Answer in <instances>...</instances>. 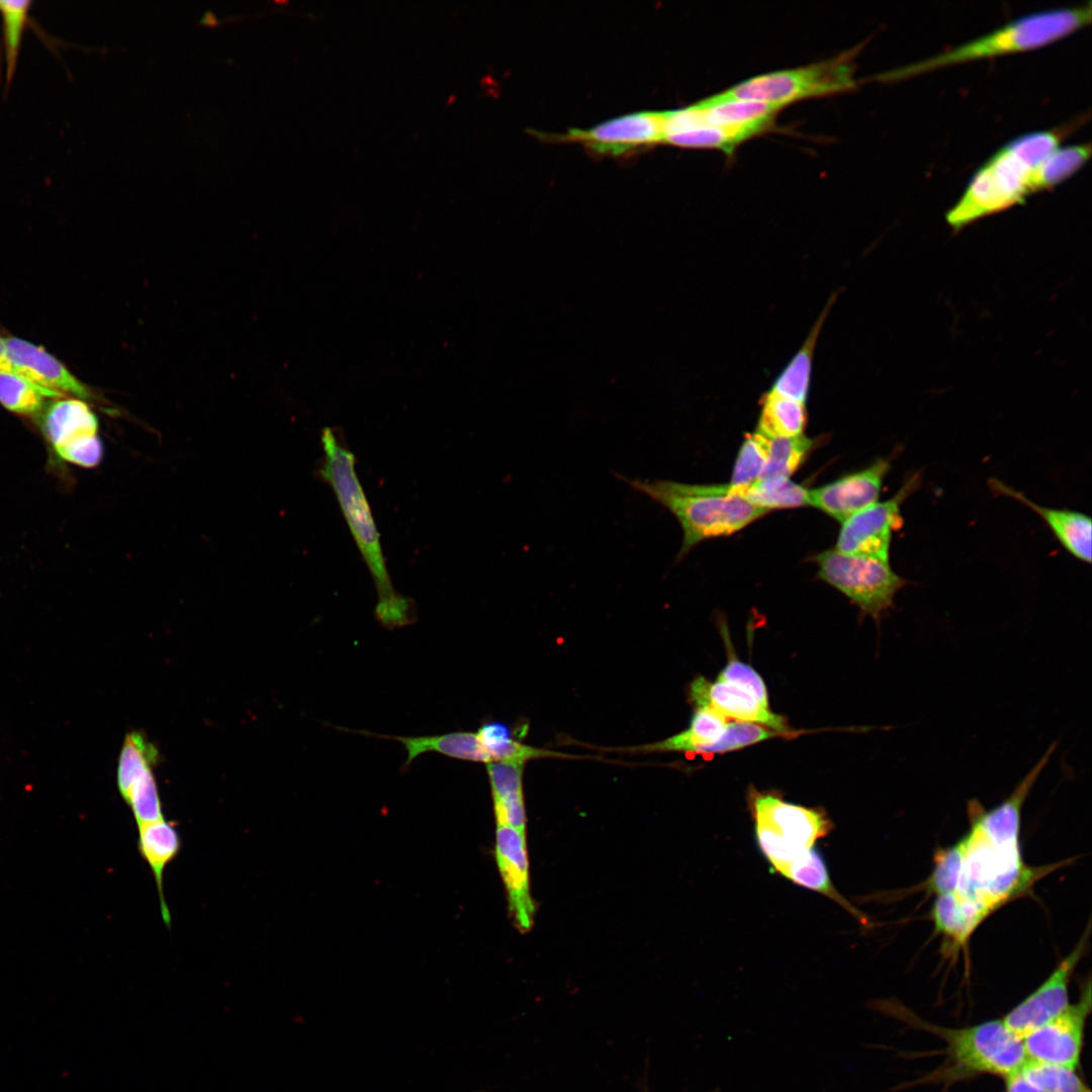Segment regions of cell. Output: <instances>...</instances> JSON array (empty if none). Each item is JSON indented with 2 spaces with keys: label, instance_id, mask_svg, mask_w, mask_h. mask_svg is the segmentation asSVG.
Instances as JSON below:
<instances>
[{
  "label": "cell",
  "instance_id": "6da1fadb",
  "mask_svg": "<svg viewBox=\"0 0 1092 1092\" xmlns=\"http://www.w3.org/2000/svg\"><path fill=\"white\" fill-rule=\"evenodd\" d=\"M1056 748L1057 743H1052L996 807L986 810L977 800L968 803L970 829L953 844L959 873L951 893L972 904L986 918L1059 868V864L1036 868L1025 864L1019 839L1022 807Z\"/></svg>",
  "mask_w": 1092,
  "mask_h": 1092
},
{
  "label": "cell",
  "instance_id": "7a4b0ae2",
  "mask_svg": "<svg viewBox=\"0 0 1092 1092\" xmlns=\"http://www.w3.org/2000/svg\"><path fill=\"white\" fill-rule=\"evenodd\" d=\"M324 458L320 474L332 487L355 543L371 573L376 592L375 616L386 628L411 624L415 618L412 599L396 592L386 567L380 534L359 480L354 453L329 427L322 431Z\"/></svg>",
  "mask_w": 1092,
  "mask_h": 1092
},
{
  "label": "cell",
  "instance_id": "3957f363",
  "mask_svg": "<svg viewBox=\"0 0 1092 1092\" xmlns=\"http://www.w3.org/2000/svg\"><path fill=\"white\" fill-rule=\"evenodd\" d=\"M619 478L676 518L684 534L677 560L700 542L731 535L767 514L729 483L689 484L662 479H629L621 475Z\"/></svg>",
  "mask_w": 1092,
  "mask_h": 1092
},
{
  "label": "cell",
  "instance_id": "277c9868",
  "mask_svg": "<svg viewBox=\"0 0 1092 1092\" xmlns=\"http://www.w3.org/2000/svg\"><path fill=\"white\" fill-rule=\"evenodd\" d=\"M1091 1L1034 12L939 55L881 74L880 80L907 79L942 67L1034 50L1081 29L1091 21Z\"/></svg>",
  "mask_w": 1092,
  "mask_h": 1092
},
{
  "label": "cell",
  "instance_id": "5b68a950",
  "mask_svg": "<svg viewBox=\"0 0 1092 1092\" xmlns=\"http://www.w3.org/2000/svg\"><path fill=\"white\" fill-rule=\"evenodd\" d=\"M748 807L757 847L772 873L782 875L795 859L816 847L833 823L820 808L785 801L772 792H748Z\"/></svg>",
  "mask_w": 1092,
  "mask_h": 1092
},
{
  "label": "cell",
  "instance_id": "8992f818",
  "mask_svg": "<svg viewBox=\"0 0 1092 1092\" xmlns=\"http://www.w3.org/2000/svg\"><path fill=\"white\" fill-rule=\"evenodd\" d=\"M853 48L831 59L794 69L754 76L715 94L721 99H745L784 108L794 102L830 96L857 86Z\"/></svg>",
  "mask_w": 1092,
  "mask_h": 1092
},
{
  "label": "cell",
  "instance_id": "52a82bcc",
  "mask_svg": "<svg viewBox=\"0 0 1092 1092\" xmlns=\"http://www.w3.org/2000/svg\"><path fill=\"white\" fill-rule=\"evenodd\" d=\"M1032 168L1003 146L972 176L964 193L947 211L946 221L961 230L984 216L1024 202L1030 195Z\"/></svg>",
  "mask_w": 1092,
  "mask_h": 1092
},
{
  "label": "cell",
  "instance_id": "ba28073f",
  "mask_svg": "<svg viewBox=\"0 0 1092 1092\" xmlns=\"http://www.w3.org/2000/svg\"><path fill=\"white\" fill-rule=\"evenodd\" d=\"M818 577L845 595L866 616L879 621L907 581L884 562L830 549L817 554Z\"/></svg>",
  "mask_w": 1092,
  "mask_h": 1092
},
{
  "label": "cell",
  "instance_id": "9c48e42d",
  "mask_svg": "<svg viewBox=\"0 0 1092 1092\" xmlns=\"http://www.w3.org/2000/svg\"><path fill=\"white\" fill-rule=\"evenodd\" d=\"M936 1029L947 1043L951 1060L964 1071L1007 1079L1017 1074L1027 1061L1022 1039L1002 1020L958 1029Z\"/></svg>",
  "mask_w": 1092,
  "mask_h": 1092
},
{
  "label": "cell",
  "instance_id": "30bf717a",
  "mask_svg": "<svg viewBox=\"0 0 1092 1092\" xmlns=\"http://www.w3.org/2000/svg\"><path fill=\"white\" fill-rule=\"evenodd\" d=\"M919 485L920 475L912 474L891 498L876 502L842 522L835 549L889 562L893 533L903 524L902 504Z\"/></svg>",
  "mask_w": 1092,
  "mask_h": 1092
},
{
  "label": "cell",
  "instance_id": "8fae6325",
  "mask_svg": "<svg viewBox=\"0 0 1092 1092\" xmlns=\"http://www.w3.org/2000/svg\"><path fill=\"white\" fill-rule=\"evenodd\" d=\"M1090 980L1079 1000L1043 1025L1023 1036L1028 1060L1076 1070L1083 1046L1085 1022L1091 1010Z\"/></svg>",
  "mask_w": 1092,
  "mask_h": 1092
},
{
  "label": "cell",
  "instance_id": "7c38bea8",
  "mask_svg": "<svg viewBox=\"0 0 1092 1092\" xmlns=\"http://www.w3.org/2000/svg\"><path fill=\"white\" fill-rule=\"evenodd\" d=\"M1089 934L1090 925L1088 924L1072 951L1032 993L1002 1019L1003 1023L1018 1037L1022 1038L1043 1025L1069 1006L1070 980L1087 947Z\"/></svg>",
  "mask_w": 1092,
  "mask_h": 1092
},
{
  "label": "cell",
  "instance_id": "4fadbf2b",
  "mask_svg": "<svg viewBox=\"0 0 1092 1092\" xmlns=\"http://www.w3.org/2000/svg\"><path fill=\"white\" fill-rule=\"evenodd\" d=\"M495 859L507 891L509 909L521 932L531 930L535 904L531 896L526 832L496 825Z\"/></svg>",
  "mask_w": 1092,
  "mask_h": 1092
},
{
  "label": "cell",
  "instance_id": "5bb4252c",
  "mask_svg": "<svg viewBox=\"0 0 1092 1092\" xmlns=\"http://www.w3.org/2000/svg\"><path fill=\"white\" fill-rule=\"evenodd\" d=\"M560 140L579 142L598 154L622 155L663 142L661 112L622 115L587 129H570Z\"/></svg>",
  "mask_w": 1092,
  "mask_h": 1092
},
{
  "label": "cell",
  "instance_id": "9a60e30c",
  "mask_svg": "<svg viewBox=\"0 0 1092 1092\" xmlns=\"http://www.w3.org/2000/svg\"><path fill=\"white\" fill-rule=\"evenodd\" d=\"M892 458H880L870 466L844 475L820 487L809 489V506L844 522L878 502Z\"/></svg>",
  "mask_w": 1092,
  "mask_h": 1092
},
{
  "label": "cell",
  "instance_id": "2e32d148",
  "mask_svg": "<svg viewBox=\"0 0 1092 1092\" xmlns=\"http://www.w3.org/2000/svg\"><path fill=\"white\" fill-rule=\"evenodd\" d=\"M690 698L696 708H707L723 718L762 725L794 736L786 719L770 711L748 690L735 684L704 676L696 677L690 686Z\"/></svg>",
  "mask_w": 1092,
  "mask_h": 1092
},
{
  "label": "cell",
  "instance_id": "e0dca14e",
  "mask_svg": "<svg viewBox=\"0 0 1092 1092\" xmlns=\"http://www.w3.org/2000/svg\"><path fill=\"white\" fill-rule=\"evenodd\" d=\"M5 345L11 374L63 396L73 395L82 400L91 398L89 388L43 348L17 337L5 338Z\"/></svg>",
  "mask_w": 1092,
  "mask_h": 1092
},
{
  "label": "cell",
  "instance_id": "ac0fdd59",
  "mask_svg": "<svg viewBox=\"0 0 1092 1092\" xmlns=\"http://www.w3.org/2000/svg\"><path fill=\"white\" fill-rule=\"evenodd\" d=\"M989 486L994 492L1007 495L1028 507L1043 520L1069 553L1083 562H1091L1092 523L1089 516L1072 510L1039 506L1021 491L995 478L989 480Z\"/></svg>",
  "mask_w": 1092,
  "mask_h": 1092
},
{
  "label": "cell",
  "instance_id": "d6986e66",
  "mask_svg": "<svg viewBox=\"0 0 1092 1092\" xmlns=\"http://www.w3.org/2000/svg\"><path fill=\"white\" fill-rule=\"evenodd\" d=\"M702 122L736 130L750 139L774 123L782 107L745 99H721L713 95L693 104Z\"/></svg>",
  "mask_w": 1092,
  "mask_h": 1092
},
{
  "label": "cell",
  "instance_id": "ffe728a7",
  "mask_svg": "<svg viewBox=\"0 0 1092 1092\" xmlns=\"http://www.w3.org/2000/svg\"><path fill=\"white\" fill-rule=\"evenodd\" d=\"M136 846L154 876L163 921L171 927V913L164 895V873L181 850L182 839L177 824L163 818L139 825Z\"/></svg>",
  "mask_w": 1092,
  "mask_h": 1092
},
{
  "label": "cell",
  "instance_id": "44dd1931",
  "mask_svg": "<svg viewBox=\"0 0 1092 1092\" xmlns=\"http://www.w3.org/2000/svg\"><path fill=\"white\" fill-rule=\"evenodd\" d=\"M38 417L42 432L55 451L82 438L97 435L95 414L84 400L76 397L50 401Z\"/></svg>",
  "mask_w": 1092,
  "mask_h": 1092
},
{
  "label": "cell",
  "instance_id": "7402d4cb",
  "mask_svg": "<svg viewBox=\"0 0 1092 1092\" xmlns=\"http://www.w3.org/2000/svg\"><path fill=\"white\" fill-rule=\"evenodd\" d=\"M748 139L750 138L743 132L702 122L692 104L674 112L670 133L663 143L682 148L716 149L732 154Z\"/></svg>",
  "mask_w": 1092,
  "mask_h": 1092
},
{
  "label": "cell",
  "instance_id": "603a6c76",
  "mask_svg": "<svg viewBox=\"0 0 1092 1092\" xmlns=\"http://www.w3.org/2000/svg\"><path fill=\"white\" fill-rule=\"evenodd\" d=\"M356 732L402 743L407 753L403 768H407L419 755L427 752H437L457 759L484 762L486 764L491 762L476 732L457 731L441 735L415 737L377 735L367 731Z\"/></svg>",
  "mask_w": 1092,
  "mask_h": 1092
},
{
  "label": "cell",
  "instance_id": "cb8c5ba5",
  "mask_svg": "<svg viewBox=\"0 0 1092 1092\" xmlns=\"http://www.w3.org/2000/svg\"><path fill=\"white\" fill-rule=\"evenodd\" d=\"M727 720L707 708H697L689 728L662 741L632 749L701 753L717 741L727 727Z\"/></svg>",
  "mask_w": 1092,
  "mask_h": 1092
},
{
  "label": "cell",
  "instance_id": "d4e9b609",
  "mask_svg": "<svg viewBox=\"0 0 1092 1092\" xmlns=\"http://www.w3.org/2000/svg\"><path fill=\"white\" fill-rule=\"evenodd\" d=\"M931 919L938 933L961 947L986 918L971 904L947 893L934 900Z\"/></svg>",
  "mask_w": 1092,
  "mask_h": 1092
},
{
  "label": "cell",
  "instance_id": "484cf974",
  "mask_svg": "<svg viewBox=\"0 0 1092 1092\" xmlns=\"http://www.w3.org/2000/svg\"><path fill=\"white\" fill-rule=\"evenodd\" d=\"M807 412L803 402L769 391L762 398L756 431L767 437L803 435Z\"/></svg>",
  "mask_w": 1092,
  "mask_h": 1092
},
{
  "label": "cell",
  "instance_id": "4316f807",
  "mask_svg": "<svg viewBox=\"0 0 1092 1092\" xmlns=\"http://www.w3.org/2000/svg\"><path fill=\"white\" fill-rule=\"evenodd\" d=\"M1090 144L1060 147L1032 169L1030 194L1050 189L1076 173L1089 159Z\"/></svg>",
  "mask_w": 1092,
  "mask_h": 1092
},
{
  "label": "cell",
  "instance_id": "83f0119b",
  "mask_svg": "<svg viewBox=\"0 0 1092 1092\" xmlns=\"http://www.w3.org/2000/svg\"><path fill=\"white\" fill-rule=\"evenodd\" d=\"M159 758V751L143 733L131 731L125 735L116 769L117 789L122 799L141 776L153 769Z\"/></svg>",
  "mask_w": 1092,
  "mask_h": 1092
},
{
  "label": "cell",
  "instance_id": "f1b7e54d",
  "mask_svg": "<svg viewBox=\"0 0 1092 1092\" xmlns=\"http://www.w3.org/2000/svg\"><path fill=\"white\" fill-rule=\"evenodd\" d=\"M736 489L750 503L767 512L809 506V489L790 478L757 479L742 489Z\"/></svg>",
  "mask_w": 1092,
  "mask_h": 1092
},
{
  "label": "cell",
  "instance_id": "f546056e",
  "mask_svg": "<svg viewBox=\"0 0 1092 1092\" xmlns=\"http://www.w3.org/2000/svg\"><path fill=\"white\" fill-rule=\"evenodd\" d=\"M63 395L11 373H0V403L8 411L23 416H39L49 398Z\"/></svg>",
  "mask_w": 1092,
  "mask_h": 1092
},
{
  "label": "cell",
  "instance_id": "4dcf8cb0",
  "mask_svg": "<svg viewBox=\"0 0 1092 1092\" xmlns=\"http://www.w3.org/2000/svg\"><path fill=\"white\" fill-rule=\"evenodd\" d=\"M828 310L829 306H826L803 347L777 378L771 391L805 402L808 394L813 350Z\"/></svg>",
  "mask_w": 1092,
  "mask_h": 1092
},
{
  "label": "cell",
  "instance_id": "1f68e13d",
  "mask_svg": "<svg viewBox=\"0 0 1092 1092\" xmlns=\"http://www.w3.org/2000/svg\"><path fill=\"white\" fill-rule=\"evenodd\" d=\"M491 762L505 761L525 764L526 761L547 756H566L557 752L522 744L513 739L509 728L497 722L482 725L476 731Z\"/></svg>",
  "mask_w": 1092,
  "mask_h": 1092
},
{
  "label": "cell",
  "instance_id": "d6a6232c",
  "mask_svg": "<svg viewBox=\"0 0 1092 1092\" xmlns=\"http://www.w3.org/2000/svg\"><path fill=\"white\" fill-rule=\"evenodd\" d=\"M813 446V440L804 435L768 437L766 461L758 479L790 478Z\"/></svg>",
  "mask_w": 1092,
  "mask_h": 1092
},
{
  "label": "cell",
  "instance_id": "836d02e7",
  "mask_svg": "<svg viewBox=\"0 0 1092 1092\" xmlns=\"http://www.w3.org/2000/svg\"><path fill=\"white\" fill-rule=\"evenodd\" d=\"M31 2L0 1V16L3 31V52L5 75L10 83L17 66L23 32L28 20Z\"/></svg>",
  "mask_w": 1092,
  "mask_h": 1092
},
{
  "label": "cell",
  "instance_id": "e575fe53",
  "mask_svg": "<svg viewBox=\"0 0 1092 1092\" xmlns=\"http://www.w3.org/2000/svg\"><path fill=\"white\" fill-rule=\"evenodd\" d=\"M1020 1075L1040 1092H1090L1076 1070L1028 1060Z\"/></svg>",
  "mask_w": 1092,
  "mask_h": 1092
},
{
  "label": "cell",
  "instance_id": "d590c367",
  "mask_svg": "<svg viewBox=\"0 0 1092 1092\" xmlns=\"http://www.w3.org/2000/svg\"><path fill=\"white\" fill-rule=\"evenodd\" d=\"M768 437L758 431L747 435L739 449L730 485L742 489L757 480L767 456Z\"/></svg>",
  "mask_w": 1092,
  "mask_h": 1092
},
{
  "label": "cell",
  "instance_id": "8d00e7d4",
  "mask_svg": "<svg viewBox=\"0 0 1092 1092\" xmlns=\"http://www.w3.org/2000/svg\"><path fill=\"white\" fill-rule=\"evenodd\" d=\"M793 735L768 729L759 724L732 721L721 737L701 751V754H717L738 750L766 739Z\"/></svg>",
  "mask_w": 1092,
  "mask_h": 1092
},
{
  "label": "cell",
  "instance_id": "74e56055",
  "mask_svg": "<svg viewBox=\"0 0 1092 1092\" xmlns=\"http://www.w3.org/2000/svg\"><path fill=\"white\" fill-rule=\"evenodd\" d=\"M136 826L165 818L153 769L141 776L123 798Z\"/></svg>",
  "mask_w": 1092,
  "mask_h": 1092
},
{
  "label": "cell",
  "instance_id": "f35d334b",
  "mask_svg": "<svg viewBox=\"0 0 1092 1092\" xmlns=\"http://www.w3.org/2000/svg\"><path fill=\"white\" fill-rule=\"evenodd\" d=\"M523 763L490 762L486 764L493 802L523 795Z\"/></svg>",
  "mask_w": 1092,
  "mask_h": 1092
},
{
  "label": "cell",
  "instance_id": "ab89813d",
  "mask_svg": "<svg viewBox=\"0 0 1092 1092\" xmlns=\"http://www.w3.org/2000/svg\"><path fill=\"white\" fill-rule=\"evenodd\" d=\"M718 680L740 686L752 693L763 705L768 706V694L761 676L747 663L731 656L718 675Z\"/></svg>",
  "mask_w": 1092,
  "mask_h": 1092
},
{
  "label": "cell",
  "instance_id": "60d3db41",
  "mask_svg": "<svg viewBox=\"0 0 1092 1092\" xmlns=\"http://www.w3.org/2000/svg\"><path fill=\"white\" fill-rule=\"evenodd\" d=\"M56 453L65 461L78 466L95 467L102 459L103 445L97 435L77 440Z\"/></svg>",
  "mask_w": 1092,
  "mask_h": 1092
},
{
  "label": "cell",
  "instance_id": "b9f144b4",
  "mask_svg": "<svg viewBox=\"0 0 1092 1092\" xmlns=\"http://www.w3.org/2000/svg\"><path fill=\"white\" fill-rule=\"evenodd\" d=\"M1006 1092H1040L1028 1083L1018 1072L1006 1079Z\"/></svg>",
  "mask_w": 1092,
  "mask_h": 1092
},
{
  "label": "cell",
  "instance_id": "7bdbcfd3",
  "mask_svg": "<svg viewBox=\"0 0 1092 1092\" xmlns=\"http://www.w3.org/2000/svg\"><path fill=\"white\" fill-rule=\"evenodd\" d=\"M11 373V365L6 356L5 338L0 335V373Z\"/></svg>",
  "mask_w": 1092,
  "mask_h": 1092
},
{
  "label": "cell",
  "instance_id": "ee69618b",
  "mask_svg": "<svg viewBox=\"0 0 1092 1092\" xmlns=\"http://www.w3.org/2000/svg\"><path fill=\"white\" fill-rule=\"evenodd\" d=\"M200 22H201V23H202L203 25H207V26H214V25H217V22H218V21H217V19H216L215 15H213V14H212L211 12H208V13H206V14L204 15V17H203V18L201 19V21H200Z\"/></svg>",
  "mask_w": 1092,
  "mask_h": 1092
}]
</instances>
